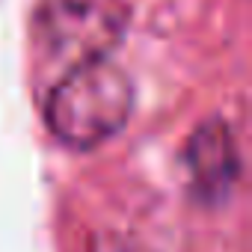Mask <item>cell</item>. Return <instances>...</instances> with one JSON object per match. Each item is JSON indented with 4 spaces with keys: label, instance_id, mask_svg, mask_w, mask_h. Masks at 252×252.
Listing matches in <instances>:
<instances>
[{
    "label": "cell",
    "instance_id": "3",
    "mask_svg": "<svg viewBox=\"0 0 252 252\" xmlns=\"http://www.w3.org/2000/svg\"><path fill=\"white\" fill-rule=\"evenodd\" d=\"M187 166L202 199H225L237 175V149L222 119H208L196 128L187 143Z\"/></svg>",
    "mask_w": 252,
    "mask_h": 252
},
{
    "label": "cell",
    "instance_id": "2",
    "mask_svg": "<svg viewBox=\"0 0 252 252\" xmlns=\"http://www.w3.org/2000/svg\"><path fill=\"white\" fill-rule=\"evenodd\" d=\"M39 39L65 63L107 60L128 30L125 0H39Z\"/></svg>",
    "mask_w": 252,
    "mask_h": 252
},
{
    "label": "cell",
    "instance_id": "1",
    "mask_svg": "<svg viewBox=\"0 0 252 252\" xmlns=\"http://www.w3.org/2000/svg\"><path fill=\"white\" fill-rule=\"evenodd\" d=\"M134 110V86L110 60L71 65L48 92L45 122L68 149H95L116 137Z\"/></svg>",
    "mask_w": 252,
    "mask_h": 252
},
{
    "label": "cell",
    "instance_id": "4",
    "mask_svg": "<svg viewBox=\"0 0 252 252\" xmlns=\"http://www.w3.org/2000/svg\"><path fill=\"white\" fill-rule=\"evenodd\" d=\"M92 252H155V249H149L143 240L128 237V234H110V237L98 240L92 246Z\"/></svg>",
    "mask_w": 252,
    "mask_h": 252
}]
</instances>
